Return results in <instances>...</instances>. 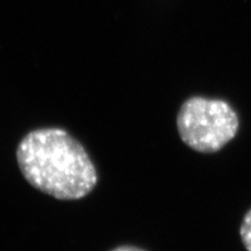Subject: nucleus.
I'll return each instance as SVG.
<instances>
[{"instance_id":"obj_1","label":"nucleus","mask_w":251,"mask_h":251,"mask_svg":"<svg viewBox=\"0 0 251 251\" xmlns=\"http://www.w3.org/2000/svg\"><path fill=\"white\" fill-rule=\"evenodd\" d=\"M17 161L31 186L58 200L83 199L98 183L86 149L62 128H40L25 135Z\"/></svg>"},{"instance_id":"obj_2","label":"nucleus","mask_w":251,"mask_h":251,"mask_svg":"<svg viewBox=\"0 0 251 251\" xmlns=\"http://www.w3.org/2000/svg\"><path fill=\"white\" fill-rule=\"evenodd\" d=\"M177 130L188 148L214 153L231 142L240 129V117L227 100L192 96L181 103Z\"/></svg>"},{"instance_id":"obj_3","label":"nucleus","mask_w":251,"mask_h":251,"mask_svg":"<svg viewBox=\"0 0 251 251\" xmlns=\"http://www.w3.org/2000/svg\"><path fill=\"white\" fill-rule=\"evenodd\" d=\"M240 237L247 251H251V208L244 214L240 226Z\"/></svg>"},{"instance_id":"obj_4","label":"nucleus","mask_w":251,"mask_h":251,"mask_svg":"<svg viewBox=\"0 0 251 251\" xmlns=\"http://www.w3.org/2000/svg\"><path fill=\"white\" fill-rule=\"evenodd\" d=\"M111 251H147V250L135 246H120V247L114 248V249Z\"/></svg>"}]
</instances>
